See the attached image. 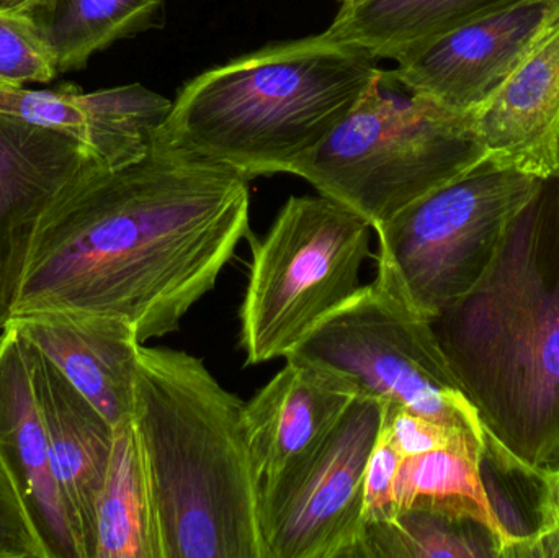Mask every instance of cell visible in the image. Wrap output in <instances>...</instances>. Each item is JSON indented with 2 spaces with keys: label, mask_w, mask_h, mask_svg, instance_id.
<instances>
[{
  "label": "cell",
  "mask_w": 559,
  "mask_h": 558,
  "mask_svg": "<svg viewBox=\"0 0 559 558\" xmlns=\"http://www.w3.org/2000/svg\"><path fill=\"white\" fill-rule=\"evenodd\" d=\"M94 167L107 166L71 134L0 110V331L12 320L39 219Z\"/></svg>",
  "instance_id": "obj_11"
},
{
  "label": "cell",
  "mask_w": 559,
  "mask_h": 558,
  "mask_svg": "<svg viewBox=\"0 0 559 558\" xmlns=\"http://www.w3.org/2000/svg\"><path fill=\"white\" fill-rule=\"evenodd\" d=\"M501 541L472 518L403 510L393 520L364 524L354 558H499Z\"/></svg>",
  "instance_id": "obj_22"
},
{
  "label": "cell",
  "mask_w": 559,
  "mask_h": 558,
  "mask_svg": "<svg viewBox=\"0 0 559 558\" xmlns=\"http://www.w3.org/2000/svg\"><path fill=\"white\" fill-rule=\"evenodd\" d=\"M164 0H26L15 10L48 49L58 74L153 25Z\"/></svg>",
  "instance_id": "obj_20"
},
{
  "label": "cell",
  "mask_w": 559,
  "mask_h": 558,
  "mask_svg": "<svg viewBox=\"0 0 559 558\" xmlns=\"http://www.w3.org/2000/svg\"><path fill=\"white\" fill-rule=\"evenodd\" d=\"M528 2L535 0H352L325 33L396 62L453 29Z\"/></svg>",
  "instance_id": "obj_18"
},
{
  "label": "cell",
  "mask_w": 559,
  "mask_h": 558,
  "mask_svg": "<svg viewBox=\"0 0 559 558\" xmlns=\"http://www.w3.org/2000/svg\"><path fill=\"white\" fill-rule=\"evenodd\" d=\"M472 127L492 166L559 177V22L473 115Z\"/></svg>",
  "instance_id": "obj_16"
},
{
  "label": "cell",
  "mask_w": 559,
  "mask_h": 558,
  "mask_svg": "<svg viewBox=\"0 0 559 558\" xmlns=\"http://www.w3.org/2000/svg\"><path fill=\"white\" fill-rule=\"evenodd\" d=\"M502 558H559V530L534 534L509 547Z\"/></svg>",
  "instance_id": "obj_28"
},
{
  "label": "cell",
  "mask_w": 559,
  "mask_h": 558,
  "mask_svg": "<svg viewBox=\"0 0 559 558\" xmlns=\"http://www.w3.org/2000/svg\"><path fill=\"white\" fill-rule=\"evenodd\" d=\"M486 435L559 465V177L509 225L485 274L430 320Z\"/></svg>",
  "instance_id": "obj_2"
},
{
  "label": "cell",
  "mask_w": 559,
  "mask_h": 558,
  "mask_svg": "<svg viewBox=\"0 0 559 558\" xmlns=\"http://www.w3.org/2000/svg\"><path fill=\"white\" fill-rule=\"evenodd\" d=\"M381 429L390 436L391 442L403 458L443 448H463L481 454L486 446V441L468 432L384 405Z\"/></svg>",
  "instance_id": "obj_24"
},
{
  "label": "cell",
  "mask_w": 559,
  "mask_h": 558,
  "mask_svg": "<svg viewBox=\"0 0 559 558\" xmlns=\"http://www.w3.org/2000/svg\"><path fill=\"white\" fill-rule=\"evenodd\" d=\"M133 423L164 558H267L245 402L183 351H138Z\"/></svg>",
  "instance_id": "obj_3"
},
{
  "label": "cell",
  "mask_w": 559,
  "mask_h": 558,
  "mask_svg": "<svg viewBox=\"0 0 559 558\" xmlns=\"http://www.w3.org/2000/svg\"><path fill=\"white\" fill-rule=\"evenodd\" d=\"M559 22V0H535L478 20L396 61L414 94L472 118Z\"/></svg>",
  "instance_id": "obj_10"
},
{
  "label": "cell",
  "mask_w": 559,
  "mask_h": 558,
  "mask_svg": "<svg viewBox=\"0 0 559 558\" xmlns=\"http://www.w3.org/2000/svg\"><path fill=\"white\" fill-rule=\"evenodd\" d=\"M25 2L26 0H0V10H16Z\"/></svg>",
  "instance_id": "obj_29"
},
{
  "label": "cell",
  "mask_w": 559,
  "mask_h": 558,
  "mask_svg": "<svg viewBox=\"0 0 559 558\" xmlns=\"http://www.w3.org/2000/svg\"><path fill=\"white\" fill-rule=\"evenodd\" d=\"M95 558H164L153 482L133 419L115 428L97 504Z\"/></svg>",
  "instance_id": "obj_19"
},
{
  "label": "cell",
  "mask_w": 559,
  "mask_h": 558,
  "mask_svg": "<svg viewBox=\"0 0 559 558\" xmlns=\"http://www.w3.org/2000/svg\"><path fill=\"white\" fill-rule=\"evenodd\" d=\"M358 395V387L342 373L285 357L274 379L245 403L249 446L262 488L305 464Z\"/></svg>",
  "instance_id": "obj_12"
},
{
  "label": "cell",
  "mask_w": 559,
  "mask_h": 558,
  "mask_svg": "<svg viewBox=\"0 0 559 558\" xmlns=\"http://www.w3.org/2000/svg\"><path fill=\"white\" fill-rule=\"evenodd\" d=\"M485 161L472 118L414 94L393 69L380 68L344 120L289 174L377 228Z\"/></svg>",
  "instance_id": "obj_5"
},
{
  "label": "cell",
  "mask_w": 559,
  "mask_h": 558,
  "mask_svg": "<svg viewBox=\"0 0 559 558\" xmlns=\"http://www.w3.org/2000/svg\"><path fill=\"white\" fill-rule=\"evenodd\" d=\"M383 403L358 395L321 448L262 488L267 558H354L364 531V482Z\"/></svg>",
  "instance_id": "obj_9"
},
{
  "label": "cell",
  "mask_w": 559,
  "mask_h": 558,
  "mask_svg": "<svg viewBox=\"0 0 559 558\" xmlns=\"http://www.w3.org/2000/svg\"><path fill=\"white\" fill-rule=\"evenodd\" d=\"M378 62L325 32L264 46L186 82L159 136L249 182L289 174L354 108Z\"/></svg>",
  "instance_id": "obj_4"
},
{
  "label": "cell",
  "mask_w": 559,
  "mask_h": 558,
  "mask_svg": "<svg viewBox=\"0 0 559 558\" xmlns=\"http://www.w3.org/2000/svg\"><path fill=\"white\" fill-rule=\"evenodd\" d=\"M0 558H51L25 500L0 459Z\"/></svg>",
  "instance_id": "obj_25"
},
{
  "label": "cell",
  "mask_w": 559,
  "mask_h": 558,
  "mask_svg": "<svg viewBox=\"0 0 559 558\" xmlns=\"http://www.w3.org/2000/svg\"><path fill=\"white\" fill-rule=\"evenodd\" d=\"M537 533L559 530V465L540 468V494H538Z\"/></svg>",
  "instance_id": "obj_27"
},
{
  "label": "cell",
  "mask_w": 559,
  "mask_h": 558,
  "mask_svg": "<svg viewBox=\"0 0 559 558\" xmlns=\"http://www.w3.org/2000/svg\"><path fill=\"white\" fill-rule=\"evenodd\" d=\"M22 343L62 500L85 558H95L97 504L114 451L115 428L48 357L25 340Z\"/></svg>",
  "instance_id": "obj_14"
},
{
  "label": "cell",
  "mask_w": 559,
  "mask_h": 558,
  "mask_svg": "<svg viewBox=\"0 0 559 558\" xmlns=\"http://www.w3.org/2000/svg\"><path fill=\"white\" fill-rule=\"evenodd\" d=\"M403 455L394 448L390 436L380 429L371 451L364 482V524L393 520L397 513L394 503V480Z\"/></svg>",
  "instance_id": "obj_26"
},
{
  "label": "cell",
  "mask_w": 559,
  "mask_h": 558,
  "mask_svg": "<svg viewBox=\"0 0 559 558\" xmlns=\"http://www.w3.org/2000/svg\"><path fill=\"white\" fill-rule=\"evenodd\" d=\"M352 2V0H341V3H348Z\"/></svg>",
  "instance_id": "obj_30"
},
{
  "label": "cell",
  "mask_w": 559,
  "mask_h": 558,
  "mask_svg": "<svg viewBox=\"0 0 559 558\" xmlns=\"http://www.w3.org/2000/svg\"><path fill=\"white\" fill-rule=\"evenodd\" d=\"M289 356L342 373L358 393L384 406L486 441L478 412L453 376L430 320L377 281L361 285Z\"/></svg>",
  "instance_id": "obj_8"
},
{
  "label": "cell",
  "mask_w": 559,
  "mask_h": 558,
  "mask_svg": "<svg viewBox=\"0 0 559 558\" xmlns=\"http://www.w3.org/2000/svg\"><path fill=\"white\" fill-rule=\"evenodd\" d=\"M173 102L141 84L84 92L61 84L45 91L0 87V110L71 134L110 169L150 153Z\"/></svg>",
  "instance_id": "obj_13"
},
{
  "label": "cell",
  "mask_w": 559,
  "mask_h": 558,
  "mask_svg": "<svg viewBox=\"0 0 559 558\" xmlns=\"http://www.w3.org/2000/svg\"><path fill=\"white\" fill-rule=\"evenodd\" d=\"M58 75L32 25L15 10H0V87L49 84Z\"/></svg>",
  "instance_id": "obj_23"
},
{
  "label": "cell",
  "mask_w": 559,
  "mask_h": 558,
  "mask_svg": "<svg viewBox=\"0 0 559 558\" xmlns=\"http://www.w3.org/2000/svg\"><path fill=\"white\" fill-rule=\"evenodd\" d=\"M249 212L248 179L157 134L136 163L85 170L56 197L13 317L100 314L130 324L141 344L176 333L249 235Z\"/></svg>",
  "instance_id": "obj_1"
},
{
  "label": "cell",
  "mask_w": 559,
  "mask_h": 558,
  "mask_svg": "<svg viewBox=\"0 0 559 558\" xmlns=\"http://www.w3.org/2000/svg\"><path fill=\"white\" fill-rule=\"evenodd\" d=\"M7 324L48 357L114 428L133 419L141 343L130 324L75 311H35Z\"/></svg>",
  "instance_id": "obj_15"
},
{
  "label": "cell",
  "mask_w": 559,
  "mask_h": 558,
  "mask_svg": "<svg viewBox=\"0 0 559 558\" xmlns=\"http://www.w3.org/2000/svg\"><path fill=\"white\" fill-rule=\"evenodd\" d=\"M544 180L488 161L373 228L374 281L433 320L485 274L515 216Z\"/></svg>",
  "instance_id": "obj_7"
},
{
  "label": "cell",
  "mask_w": 559,
  "mask_h": 558,
  "mask_svg": "<svg viewBox=\"0 0 559 558\" xmlns=\"http://www.w3.org/2000/svg\"><path fill=\"white\" fill-rule=\"evenodd\" d=\"M0 459L15 480L49 557L85 558L56 480L25 347L9 324L0 331Z\"/></svg>",
  "instance_id": "obj_17"
},
{
  "label": "cell",
  "mask_w": 559,
  "mask_h": 558,
  "mask_svg": "<svg viewBox=\"0 0 559 558\" xmlns=\"http://www.w3.org/2000/svg\"><path fill=\"white\" fill-rule=\"evenodd\" d=\"M481 455L468 449L443 448L403 458L394 480L396 510L472 518L499 537L502 550L504 537L483 480Z\"/></svg>",
  "instance_id": "obj_21"
},
{
  "label": "cell",
  "mask_w": 559,
  "mask_h": 558,
  "mask_svg": "<svg viewBox=\"0 0 559 558\" xmlns=\"http://www.w3.org/2000/svg\"><path fill=\"white\" fill-rule=\"evenodd\" d=\"M373 228L331 197H289L251 246L239 310L248 366L293 353L360 285Z\"/></svg>",
  "instance_id": "obj_6"
}]
</instances>
